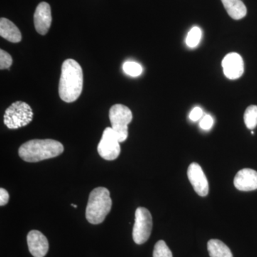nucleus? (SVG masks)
<instances>
[{"mask_svg":"<svg viewBox=\"0 0 257 257\" xmlns=\"http://www.w3.org/2000/svg\"><path fill=\"white\" fill-rule=\"evenodd\" d=\"M213 124H214V119L209 114L204 116V117L201 120L200 123H199L200 127L204 130H210L212 127Z\"/></svg>","mask_w":257,"mask_h":257,"instance_id":"nucleus-21","label":"nucleus"},{"mask_svg":"<svg viewBox=\"0 0 257 257\" xmlns=\"http://www.w3.org/2000/svg\"><path fill=\"white\" fill-rule=\"evenodd\" d=\"M119 141L114 130L111 127L104 130L97 151L101 158L108 161L116 160L119 156Z\"/></svg>","mask_w":257,"mask_h":257,"instance_id":"nucleus-7","label":"nucleus"},{"mask_svg":"<svg viewBox=\"0 0 257 257\" xmlns=\"http://www.w3.org/2000/svg\"><path fill=\"white\" fill-rule=\"evenodd\" d=\"M52 20L50 5L47 3H40L34 14V24L36 31L40 35H46L50 30Z\"/></svg>","mask_w":257,"mask_h":257,"instance_id":"nucleus-10","label":"nucleus"},{"mask_svg":"<svg viewBox=\"0 0 257 257\" xmlns=\"http://www.w3.org/2000/svg\"><path fill=\"white\" fill-rule=\"evenodd\" d=\"M152 216L150 211L145 207H139L135 212L133 236L137 244L146 242L151 235Z\"/></svg>","mask_w":257,"mask_h":257,"instance_id":"nucleus-6","label":"nucleus"},{"mask_svg":"<svg viewBox=\"0 0 257 257\" xmlns=\"http://www.w3.org/2000/svg\"><path fill=\"white\" fill-rule=\"evenodd\" d=\"M224 75L229 79H239L244 72L242 57L236 52L225 56L221 64Z\"/></svg>","mask_w":257,"mask_h":257,"instance_id":"nucleus-9","label":"nucleus"},{"mask_svg":"<svg viewBox=\"0 0 257 257\" xmlns=\"http://www.w3.org/2000/svg\"><path fill=\"white\" fill-rule=\"evenodd\" d=\"M33 119L31 106L24 101H18L6 109L4 123L10 130L23 127L30 124Z\"/></svg>","mask_w":257,"mask_h":257,"instance_id":"nucleus-4","label":"nucleus"},{"mask_svg":"<svg viewBox=\"0 0 257 257\" xmlns=\"http://www.w3.org/2000/svg\"><path fill=\"white\" fill-rule=\"evenodd\" d=\"M123 71L131 77H138L143 73V67L138 62L127 61L123 64Z\"/></svg>","mask_w":257,"mask_h":257,"instance_id":"nucleus-18","label":"nucleus"},{"mask_svg":"<svg viewBox=\"0 0 257 257\" xmlns=\"http://www.w3.org/2000/svg\"><path fill=\"white\" fill-rule=\"evenodd\" d=\"M83 72L80 64L72 59L64 61L59 84V94L65 102H74L83 89Z\"/></svg>","mask_w":257,"mask_h":257,"instance_id":"nucleus-1","label":"nucleus"},{"mask_svg":"<svg viewBox=\"0 0 257 257\" xmlns=\"http://www.w3.org/2000/svg\"><path fill=\"white\" fill-rule=\"evenodd\" d=\"M111 128L117 136L119 143H124L128 138V125L133 120V113L127 106L121 104L113 105L109 110Z\"/></svg>","mask_w":257,"mask_h":257,"instance_id":"nucleus-5","label":"nucleus"},{"mask_svg":"<svg viewBox=\"0 0 257 257\" xmlns=\"http://www.w3.org/2000/svg\"><path fill=\"white\" fill-rule=\"evenodd\" d=\"M111 206L112 201L107 189L97 187L93 189L89 194L86 209L87 220L92 224H101L110 212Z\"/></svg>","mask_w":257,"mask_h":257,"instance_id":"nucleus-3","label":"nucleus"},{"mask_svg":"<svg viewBox=\"0 0 257 257\" xmlns=\"http://www.w3.org/2000/svg\"><path fill=\"white\" fill-rule=\"evenodd\" d=\"M10 195L9 193L5 189H0V206L6 205L9 202Z\"/></svg>","mask_w":257,"mask_h":257,"instance_id":"nucleus-23","label":"nucleus"},{"mask_svg":"<svg viewBox=\"0 0 257 257\" xmlns=\"http://www.w3.org/2000/svg\"><path fill=\"white\" fill-rule=\"evenodd\" d=\"M203 116V111L200 107H195L192 109L189 114V119L192 121H196L197 120L200 119Z\"/></svg>","mask_w":257,"mask_h":257,"instance_id":"nucleus-22","label":"nucleus"},{"mask_svg":"<svg viewBox=\"0 0 257 257\" xmlns=\"http://www.w3.org/2000/svg\"><path fill=\"white\" fill-rule=\"evenodd\" d=\"M13 64V58L11 55L5 50H0V69H9Z\"/></svg>","mask_w":257,"mask_h":257,"instance_id":"nucleus-20","label":"nucleus"},{"mask_svg":"<svg viewBox=\"0 0 257 257\" xmlns=\"http://www.w3.org/2000/svg\"><path fill=\"white\" fill-rule=\"evenodd\" d=\"M64 146L60 142L50 140H32L19 149V155L27 162H38L55 158L63 153Z\"/></svg>","mask_w":257,"mask_h":257,"instance_id":"nucleus-2","label":"nucleus"},{"mask_svg":"<svg viewBox=\"0 0 257 257\" xmlns=\"http://www.w3.org/2000/svg\"><path fill=\"white\" fill-rule=\"evenodd\" d=\"M228 15L235 20H241L247 13L246 6L241 0H221Z\"/></svg>","mask_w":257,"mask_h":257,"instance_id":"nucleus-14","label":"nucleus"},{"mask_svg":"<svg viewBox=\"0 0 257 257\" xmlns=\"http://www.w3.org/2000/svg\"><path fill=\"white\" fill-rule=\"evenodd\" d=\"M234 187L243 192L257 189V172L251 169H243L239 171L234 179Z\"/></svg>","mask_w":257,"mask_h":257,"instance_id":"nucleus-12","label":"nucleus"},{"mask_svg":"<svg viewBox=\"0 0 257 257\" xmlns=\"http://www.w3.org/2000/svg\"><path fill=\"white\" fill-rule=\"evenodd\" d=\"M202 35V30L198 27H194L191 29L187 35V38H186V44L187 46L192 47V48L197 47L200 42Z\"/></svg>","mask_w":257,"mask_h":257,"instance_id":"nucleus-17","label":"nucleus"},{"mask_svg":"<svg viewBox=\"0 0 257 257\" xmlns=\"http://www.w3.org/2000/svg\"><path fill=\"white\" fill-rule=\"evenodd\" d=\"M71 206H72V207H73L74 208H77V205H76V204H71Z\"/></svg>","mask_w":257,"mask_h":257,"instance_id":"nucleus-24","label":"nucleus"},{"mask_svg":"<svg viewBox=\"0 0 257 257\" xmlns=\"http://www.w3.org/2000/svg\"><path fill=\"white\" fill-rule=\"evenodd\" d=\"M27 239L29 250L34 257H44L48 252V240L40 231L32 230L28 233Z\"/></svg>","mask_w":257,"mask_h":257,"instance_id":"nucleus-11","label":"nucleus"},{"mask_svg":"<svg viewBox=\"0 0 257 257\" xmlns=\"http://www.w3.org/2000/svg\"><path fill=\"white\" fill-rule=\"evenodd\" d=\"M0 35L13 43H18L22 40V34L18 27L7 18L0 20Z\"/></svg>","mask_w":257,"mask_h":257,"instance_id":"nucleus-13","label":"nucleus"},{"mask_svg":"<svg viewBox=\"0 0 257 257\" xmlns=\"http://www.w3.org/2000/svg\"><path fill=\"white\" fill-rule=\"evenodd\" d=\"M210 257H233L230 248L219 239H210L207 243Z\"/></svg>","mask_w":257,"mask_h":257,"instance_id":"nucleus-15","label":"nucleus"},{"mask_svg":"<svg viewBox=\"0 0 257 257\" xmlns=\"http://www.w3.org/2000/svg\"><path fill=\"white\" fill-rule=\"evenodd\" d=\"M187 176L197 194L201 197H206L209 193V182L200 165L197 163L191 164L187 170Z\"/></svg>","mask_w":257,"mask_h":257,"instance_id":"nucleus-8","label":"nucleus"},{"mask_svg":"<svg viewBox=\"0 0 257 257\" xmlns=\"http://www.w3.org/2000/svg\"><path fill=\"white\" fill-rule=\"evenodd\" d=\"M243 119L246 127L253 130L257 126V106H248L243 115Z\"/></svg>","mask_w":257,"mask_h":257,"instance_id":"nucleus-16","label":"nucleus"},{"mask_svg":"<svg viewBox=\"0 0 257 257\" xmlns=\"http://www.w3.org/2000/svg\"><path fill=\"white\" fill-rule=\"evenodd\" d=\"M153 257H173L172 251L163 240L157 241L154 248Z\"/></svg>","mask_w":257,"mask_h":257,"instance_id":"nucleus-19","label":"nucleus"}]
</instances>
